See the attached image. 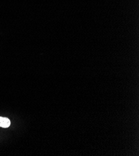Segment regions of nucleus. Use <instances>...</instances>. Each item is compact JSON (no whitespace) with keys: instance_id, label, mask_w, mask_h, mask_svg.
<instances>
[{"instance_id":"1","label":"nucleus","mask_w":139,"mask_h":156,"mask_svg":"<svg viewBox=\"0 0 139 156\" xmlns=\"http://www.w3.org/2000/svg\"><path fill=\"white\" fill-rule=\"evenodd\" d=\"M11 125V121L8 118L0 116V127L7 128Z\"/></svg>"}]
</instances>
